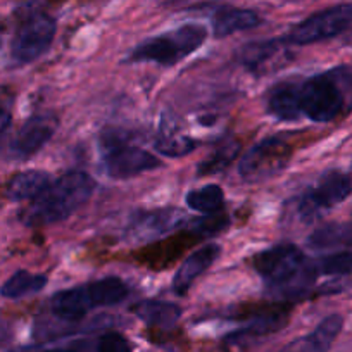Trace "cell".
Returning <instances> with one entry per match:
<instances>
[{
  "instance_id": "obj_1",
  "label": "cell",
  "mask_w": 352,
  "mask_h": 352,
  "mask_svg": "<svg viewBox=\"0 0 352 352\" xmlns=\"http://www.w3.org/2000/svg\"><path fill=\"white\" fill-rule=\"evenodd\" d=\"M96 190L92 176L83 171H69L42 192L23 212V221L28 226H45L69 218L80 209Z\"/></svg>"
},
{
  "instance_id": "obj_2",
  "label": "cell",
  "mask_w": 352,
  "mask_h": 352,
  "mask_svg": "<svg viewBox=\"0 0 352 352\" xmlns=\"http://www.w3.org/2000/svg\"><path fill=\"white\" fill-rule=\"evenodd\" d=\"M297 88L300 118L314 123H330L352 109V71L345 67L307 78Z\"/></svg>"
},
{
  "instance_id": "obj_3",
  "label": "cell",
  "mask_w": 352,
  "mask_h": 352,
  "mask_svg": "<svg viewBox=\"0 0 352 352\" xmlns=\"http://www.w3.org/2000/svg\"><path fill=\"white\" fill-rule=\"evenodd\" d=\"M130 294L126 283L118 276L96 280L87 285L60 290L50 300L52 313L66 321H78L97 307L116 306Z\"/></svg>"
},
{
  "instance_id": "obj_4",
  "label": "cell",
  "mask_w": 352,
  "mask_h": 352,
  "mask_svg": "<svg viewBox=\"0 0 352 352\" xmlns=\"http://www.w3.org/2000/svg\"><path fill=\"white\" fill-rule=\"evenodd\" d=\"M204 26L184 25L162 35L152 36L130 52V63H154L161 66H173L185 57L192 56L206 42Z\"/></svg>"
},
{
  "instance_id": "obj_5",
  "label": "cell",
  "mask_w": 352,
  "mask_h": 352,
  "mask_svg": "<svg viewBox=\"0 0 352 352\" xmlns=\"http://www.w3.org/2000/svg\"><path fill=\"white\" fill-rule=\"evenodd\" d=\"M131 135L124 130H106L100 135V155L104 171L116 180L131 178L145 171H152L161 166V161L131 144Z\"/></svg>"
},
{
  "instance_id": "obj_6",
  "label": "cell",
  "mask_w": 352,
  "mask_h": 352,
  "mask_svg": "<svg viewBox=\"0 0 352 352\" xmlns=\"http://www.w3.org/2000/svg\"><path fill=\"white\" fill-rule=\"evenodd\" d=\"M352 194V178L345 173L330 171L323 175L316 185L294 201L287 202L289 209L300 221H313L328 209L344 202Z\"/></svg>"
},
{
  "instance_id": "obj_7",
  "label": "cell",
  "mask_w": 352,
  "mask_h": 352,
  "mask_svg": "<svg viewBox=\"0 0 352 352\" xmlns=\"http://www.w3.org/2000/svg\"><path fill=\"white\" fill-rule=\"evenodd\" d=\"M292 147L282 137H270L250 147L239 162L243 180L261 182L280 175L289 166Z\"/></svg>"
},
{
  "instance_id": "obj_8",
  "label": "cell",
  "mask_w": 352,
  "mask_h": 352,
  "mask_svg": "<svg viewBox=\"0 0 352 352\" xmlns=\"http://www.w3.org/2000/svg\"><path fill=\"white\" fill-rule=\"evenodd\" d=\"M352 26V6L342 4L324 9L304 19L283 38L287 45H309L342 35Z\"/></svg>"
},
{
  "instance_id": "obj_9",
  "label": "cell",
  "mask_w": 352,
  "mask_h": 352,
  "mask_svg": "<svg viewBox=\"0 0 352 352\" xmlns=\"http://www.w3.org/2000/svg\"><path fill=\"white\" fill-rule=\"evenodd\" d=\"M306 261L299 247L292 243H280L257 254L252 264L264 282L280 290L299 275Z\"/></svg>"
},
{
  "instance_id": "obj_10",
  "label": "cell",
  "mask_w": 352,
  "mask_h": 352,
  "mask_svg": "<svg viewBox=\"0 0 352 352\" xmlns=\"http://www.w3.org/2000/svg\"><path fill=\"white\" fill-rule=\"evenodd\" d=\"M56 36V21L45 12H35L19 25L11 52L16 63L30 64L50 49Z\"/></svg>"
},
{
  "instance_id": "obj_11",
  "label": "cell",
  "mask_w": 352,
  "mask_h": 352,
  "mask_svg": "<svg viewBox=\"0 0 352 352\" xmlns=\"http://www.w3.org/2000/svg\"><path fill=\"white\" fill-rule=\"evenodd\" d=\"M57 124L59 121L52 114H38V116L30 118L12 140V154L16 157L25 159L42 151V147H45L56 133Z\"/></svg>"
},
{
  "instance_id": "obj_12",
  "label": "cell",
  "mask_w": 352,
  "mask_h": 352,
  "mask_svg": "<svg viewBox=\"0 0 352 352\" xmlns=\"http://www.w3.org/2000/svg\"><path fill=\"white\" fill-rule=\"evenodd\" d=\"M185 221H187V216L180 209H155V211H147L135 216L128 232L133 240H152L155 236L171 232V230H176Z\"/></svg>"
},
{
  "instance_id": "obj_13",
  "label": "cell",
  "mask_w": 352,
  "mask_h": 352,
  "mask_svg": "<svg viewBox=\"0 0 352 352\" xmlns=\"http://www.w3.org/2000/svg\"><path fill=\"white\" fill-rule=\"evenodd\" d=\"M219 254H221V247L218 243H208V245L201 247L199 250H195L194 254L187 257V259L182 263V266L176 272L175 278H173V290L176 294H187L190 290V287L194 285L195 280L202 275V273L208 272L211 268L214 261L218 259Z\"/></svg>"
},
{
  "instance_id": "obj_14",
  "label": "cell",
  "mask_w": 352,
  "mask_h": 352,
  "mask_svg": "<svg viewBox=\"0 0 352 352\" xmlns=\"http://www.w3.org/2000/svg\"><path fill=\"white\" fill-rule=\"evenodd\" d=\"M259 25V14L249 11V9L223 8L212 16V32L219 38H225V36L233 35V33L245 32V30H252Z\"/></svg>"
},
{
  "instance_id": "obj_15",
  "label": "cell",
  "mask_w": 352,
  "mask_h": 352,
  "mask_svg": "<svg viewBox=\"0 0 352 352\" xmlns=\"http://www.w3.org/2000/svg\"><path fill=\"white\" fill-rule=\"evenodd\" d=\"M52 184L49 173L30 169L16 175L6 187V197L14 202L33 201Z\"/></svg>"
},
{
  "instance_id": "obj_16",
  "label": "cell",
  "mask_w": 352,
  "mask_h": 352,
  "mask_svg": "<svg viewBox=\"0 0 352 352\" xmlns=\"http://www.w3.org/2000/svg\"><path fill=\"white\" fill-rule=\"evenodd\" d=\"M268 111L280 121L300 120L299 88L297 83H280L273 88L268 97Z\"/></svg>"
},
{
  "instance_id": "obj_17",
  "label": "cell",
  "mask_w": 352,
  "mask_h": 352,
  "mask_svg": "<svg viewBox=\"0 0 352 352\" xmlns=\"http://www.w3.org/2000/svg\"><path fill=\"white\" fill-rule=\"evenodd\" d=\"M283 45H287L283 40H280V42L268 40V42L252 43V45H247L240 52V59H242L243 66H247L254 73H266V71H272L270 64L275 63L283 54Z\"/></svg>"
},
{
  "instance_id": "obj_18",
  "label": "cell",
  "mask_w": 352,
  "mask_h": 352,
  "mask_svg": "<svg viewBox=\"0 0 352 352\" xmlns=\"http://www.w3.org/2000/svg\"><path fill=\"white\" fill-rule=\"evenodd\" d=\"M137 316L144 323L157 328H173L182 316V309L173 302H164V300H145L140 302L135 309Z\"/></svg>"
},
{
  "instance_id": "obj_19",
  "label": "cell",
  "mask_w": 352,
  "mask_h": 352,
  "mask_svg": "<svg viewBox=\"0 0 352 352\" xmlns=\"http://www.w3.org/2000/svg\"><path fill=\"white\" fill-rule=\"evenodd\" d=\"M342 327H344V320L340 314H330L309 335L302 337L304 345L309 352H328V349L340 333Z\"/></svg>"
},
{
  "instance_id": "obj_20",
  "label": "cell",
  "mask_w": 352,
  "mask_h": 352,
  "mask_svg": "<svg viewBox=\"0 0 352 352\" xmlns=\"http://www.w3.org/2000/svg\"><path fill=\"white\" fill-rule=\"evenodd\" d=\"M47 285V276L40 273L16 272L0 289V296L6 299H21L40 292Z\"/></svg>"
},
{
  "instance_id": "obj_21",
  "label": "cell",
  "mask_w": 352,
  "mask_h": 352,
  "mask_svg": "<svg viewBox=\"0 0 352 352\" xmlns=\"http://www.w3.org/2000/svg\"><path fill=\"white\" fill-rule=\"evenodd\" d=\"M185 202L192 211L199 212V214H218L225 206V194L219 185H206L197 190L188 192Z\"/></svg>"
},
{
  "instance_id": "obj_22",
  "label": "cell",
  "mask_w": 352,
  "mask_h": 352,
  "mask_svg": "<svg viewBox=\"0 0 352 352\" xmlns=\"http://www.w3.org/2000/svg\"><path fill=\"white\" fill-rule=\"evenodd\" d=\"M155 151L159 154H162L164 157H184V155L190 154L195 148V142L190 137L182 133H176V131L168 130L164 128L162 133L159 135V138L155 140Z\"/></svg>"
},
{
  "instance_id": "obj_23",
  "label": "cell",
  "mask_w": 352,
  "mask_h": 352,
  "mask_svg": "<svg viewBox=\"0 0 352 352\" xmlns=\"http://www.w3.org/2000/svg\"><path fill=\"white\" fill-rule=\"evenodd\" d=\"M311 247H335V245H352V223L349 225H328L314 232L309 236Z\"/></svg>"
},
{
  "instance_id": "obj_24",
  "label": "cell",
  "mask_w": 352,
  "mask_h": 352,
  "mask_svg": "<svg viewBox=\"0 0 352 352\" xmlns=\"http://www.w3.org/2000/svg\"><path fill=\"white\" fill-rule=\"evenodd\" d=\"M313 264L316 275L349 276L352 275V252L344 250V252L331 254V256L313 261Z\"/></svg>"
},
{
  "instance_id": "obj_25",
  "label": "cell",
  "mask_w": 352,
  "mask_h": 352,
  "mask_svg": "<svg viewBox=\"0 0 352 352\" xmlns=\"http://www.w3.org/2000/svg\"><path fill=\"white\" fill-rule=\"evenodd\" d=\"M240 144L235 140H225L219 144L214 154L209 159H206L201 166H199V175H212V173L223 171L233 159L239 154Z\"/></svg>"
},
{
  "instance_id": "obj_26",
  "label": "cell",
  "mask_w": 352,
  "mask_h": 352,
  "mask_svg": "<svg viewBox=\"0 0 352 352\" xmlns=\"http://www.w3.org/2000/svg\"><path fill=\"white\" fill-rule=\"evenodd\" d=\"M99 352H131V345L126 338L116 331H109L97 338Z\"/></svg>"
},
{
  "instance_id": "obj_27",
  "label": "cell",
  "mask_w": 352,
  "mask_h": 352,
  "mask_svg": "<svg viewBox=\"0 0 352 352\" xmlns=\"http://www.w3.org/2000/svg\"><path fill=\"white\" fill-rule=\"evenodd\" d=\"M194 232L199 233H218L221 232L223 228L228 226V218L226 216H218V214H209L204 216V218H199L197 221H194Z\"/></svg>"
},
{
  "instance_id": "obj_28",
  "label": "cell",
  "mask_w": 352,
  "mask_h": 352,
  "mask_svg": "<svg viewBox=\"0 0 352 352\" xmlns=\"http://www.w3.org/2000/svg\"><path fill=\"white\" fill-rule=\"evenodd\" d=\"M40 352H99V349H97V338H96V340H83V342H78V344L67 345V347L49 349V351H40Z\"/></svg>"
},
{
  "instance_id": "obj_29",
  "label": "cell",
  "mask_w": 352,
  "mask_h": 352,
  "mask_svg": "<svg viewBox=\"0 0 352 352\" xmlns=\"http://www.w3.org/2000/svg\"><path fill=\"white\" fill-rule=\"evenodd\" d=\"M11 109H9L4 100H0V140L8 133L9 126H11Z\"/></svg>"
},
{
  "instance_id": "obj_30",
  "label": "cell",
  "mask_w": 352,
  "mask_h": 352,
  "mask_svg": "<svg viewBox=\"0 0 352 352\" xmlns=\"http://www.w3.org/2000/svg\"><path fill=\"white\" fill-rule=\"evenodd\" d=\"M300 340H302V338H297V340L290 342V344L285 345L280 352H306L307 351L306 345H304Z\"/></svg>"
},
{
  "instance_id": "obj_31",
  "label": "cell",
  "mask_w": 352,
  "mask_h": 352,
  "mask_svg": "<svg viewBox=\"0 0 352 352\" xmlns=\"http://www.w3.org/2000/svg\"><path fill=\"white\" fill-rule=\"evenodd\" d=\"M9 352H33V351H28V349H19V351H9Z\"/></svg>"
},
{
  "instance_id": "obj_32",
  "label": "cell",
  "mask_w": 352,
  "mask_h": 352,
  "mask_svg": "<svg viewBox=\"0 0 352 352\" xmlns=\"http://www.w3.org/2000/svg\"><path fill=\"white\" fill-rule=\"evenodd\" d=\"M2 35H4V32H2V28H0V43H2Z\"/></svg>"
}]
</instances>
